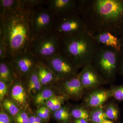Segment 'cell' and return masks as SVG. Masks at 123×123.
<instances>
[{"label":"cell","instance_id":"21","mask_svg":"<svg viewBox=\"0 0 123 123\" xmlns=\"http://www.w3.org/2000/svg\"><path fill=\"white\" fill-rule=\"evenodd\" d=\"M53 117L59 123H70L72 119L70 110L68 107L65 106H62L55 111Z\"/></svg>","mask_w":123,"mask_h":123},{"label":"cell","instance_id":"28","mask_svg":"<svg viewBox=\"0 0 123 123\" xmlns=\"http://www.w3.org/2000/svg\"><path fill=\"white\" fill-rule=\"evenodd\" d=\"M30 117L26 112H20L14 118L15 123H29Z\"/></svg>","mask_w":123,"mask_h":123},{"label":"cell","instance_id":"9","mask_svg":"<svg viewBox=\"0 0 123 123\" xmlns=\"http://www.w3.org/2000/svg\"><path fill=\"white\" fill-rule=\"evenodd\" d=\"M39 60L32 53L26 51L16 55L8 61L15 74L26 77L34 69Z\"/></svg>","mask_w":123,"mask_h":123},{"label":"cell","instance_id":"6","mask_svg":"<svg viewBox=\"0 0 123 123\" xmlns=\"http://www.w3.org/2000/svg\"><path fill=\"white\" fill-rule=\"evenodd\" d=\"M59 38L52 32L33 38L27 51L42 60L59 54Z\"/></svg>","mask_w":123,"mask_h":123},{"label":"cell","instance_id":"8","mask_svg":"<svg viewBox=\"0 0 123 123\" xmlns=\"http://www.w3.org/2000/svg\"><path fill=\"white\" fill-rule=\"evenodd\" d=\"M42 60L53 72L58 81L79 74V69L69 60L59 53L52 57Z\"/></svg>","mask_w":123,"mask_h":123},{"label":"cell","instance_id":"24","mask_svg":"<svg viewBox=\"0 0 123 123\" xmlns=\"http://www.w3.org/2000/svg\"><path fill=\"white\" fill-rule=\"evenodd\" d=\"M65 98L63 96L54 95L46 103V106L49 110L55 111L61 108L63 106Z\"/></svg>","mask_w":123,"mask_h":123},{"label":"cell","instance_id":"29","mask_svg":"<svg viewBox=\"0 0 123 123\" xmlns=\"http://www.w3.org/2000/svg\"><path fill=\"white\" fill-rule=\"evenodd\" d=\"M14 122L11 117L6 112L1 111L0 113V123H13Z\"/></svg>","mask_w":123,"mask_h":123},{"label":"cell","instance_id":"5","mask_svg":"<svg viewBox=\"0 0 123 123\" xmlns=\"http://www.w3.org/2000/svg\"><path fill=\"white\" fill-rule=\"evenodd\" d=\"M87 30L77 10L62 15H54L52 32L59 38L76 34Z\"/></svg>","mask_w":123,"mask_h":123},{"label":"cell","instance_id":"26","mask_svg":"<svg viewBox=\"0 0 123 123\" xmlns=\"http://www.w3.org/2000/svg\"><path fill=\"white\" fill-rule=\"evenodd\" d=\"M111 98L118 102H123V85H112L110 88Z\"/></svg>","mask_w":123,"mask_h":123},{"label":"cell","instance_id":"15","mask_svg":"<svg viewBox=\"0 0 123 123\" xmlns=\"http://www.w3.org/2000/svg\"><path fill=\"white\" fill-rule=\"evenodd\" d=\"M107 119L114 123H121V111L117 102L112 98L103 106Z\"/></svg>","mask_w":123,"mask_h":123},{"label":"cell","instance_id":"7","mask_svg":"<svg viewBox=\"0 0 123 123\" xmlns=\"http://www.w3.org/2000/svg\"><path fill=\"white\" fill-rule=\"evenodd\" d=\"M54 17L47 4L33 9L31 20L33 38L52 32Z\"/></svg>","mask_w":123,"mask_h":123},{"label":"cell","instance_id":"17","mask_svg":"<svg viewBox=\"0 0 123 123\" xmlns=\"http://www.w3.org/2000/svg\"><path fill=\"white\" fill-rule=\"evenodd\" d=\"M35 70L39 80L42 85L49 84L53 80L58 81L53 72L39 60L35 67Z\"/></svg>","mask_w":123,"mask_h":123},{"label":"cell","instance_id":"13","mask_svg":"<svg viewBox=\"0 0 123 123\" xmlns=\"http://www.w3.org/2000/svg\"><path fill=\"white\" fill-rule=\"evenodd\" d=\"M97 44L121 51V38L109 31H104L92 34Z\"/></svg>","mask_w":123,"mask_h":123},{"label":"cell","instance_id":"36","mask_svg":"<svg viewBox=\"0 0 123 123\" xmlns=\"http://www.w3.org/2000/svg\"><path fill=\"white\" fill-rule=\"evenodd\" d=\"M72 123V122H71V123Z\"/></svg>","mask_w":123,"mask_h":123},{"label":"cell","instance_id":"11","mask_svg":"<svg viewBox=\"0 0 123 123\" xmlns=\"http://www.w3.org/2000/svg\"><path fill=\"white\" fill-rule=\"evenodd\" d=\"M78 77L82 87L86 90L101 87L107 84L92 63L82 68Z\"/></svg>","mask_w":123,"mask_h":123},{"label":"cell","instance_id":"31","mask_svg":"<svg viewBox=\"0 0 123 123\" xmlns=\"http://www.w3.org/2000/svg\"><path fill=\"white\" fill-rule=\"evenodd\" d=\"M118 74L123 76V51H121L119 59L118 67Z\"/></svg>","mask_w":123,"mask_h":123},{"label":"cell","instance_id":"27","mask_svg":"<svg viewBox=\"0 0 123 123\" xmlns=\"http://www.w3.org/2000/svg\"><path fill=\"white\" fill-rule=\"evenodd\" d=\"M2 105L5 110L14 118L20 112L18 107L10 99H6L3 100Z\"/></svg>","mask_w":123,"mask_h":123},{"label":"cell","instance_id":"20","mask_svg":"<svg viewBox=\"0 0 123 123\" xmlns=\"http://www.w3.org/2000/svg\"><path fill=\"white\" fill-rule=\"evenodd\" d=\"M89 109V119L92 123H102L107 119L102 106L92 108Z\"/></svg>","mask_w":123,"mask_h":123},{"label":"cell","instance_id":"14","mask_svg":"<svg viewBox=\"0 0 123 123\" xmlns=\"http://www.w3.org/2000/svg\"><path fill=\"white\" fill-rule=\"evenodd\" d=\"M47 5L54 15H62L77 10L78 0H48Z\"/></svg>","mask_w":123,"mask_h":123},{"label":"cell","instance_id":"34","mask_svg":"<svg viewBox=\"0 0 123 123\" xmlns=\"http://www.w3.org/2000/svg\"><path fill=\"white\" fill-rule=\"evenodd\" d=\"M102 123H114L109 120L106 119Z\"/></svg>","mask_w":123,"mask_h":123},{"label":"cell","instance_id":"33","mask_svg":"<svg viewBox=\"0 0 123 123\" xmlns=\"http://www.w3.org/2000/svg\"><path fill=\"white\" fill-rule=\"evenodd\" d=\"M37 115L43 121L44 120V116H43V111H42V108L40 107L39 109L38 110L37 112Z\"/></svg>","mask_w":123,"mask_h":123},{"label":"cell","instance_id":"1","mask_svg":"<svg viewBox=\"0 0 123 123\" xmlns=\"http://www.w3.org/2000/svg\"><path fill=\"white\" fill-rule=\"evenodd\" d=\"M77 11L92 34L109 31L123 37V0H78Z\"/></svg>","mask_w":123,"mask_h":123},{"label":"cell","instance_id":"12","mask_svg":"<svg viewBox=\"0 0 123 123\" xmlns=\"http://www.w3.org/2000/svg\"><path fill=\"white\" fill-rule=\"evenodd\" d=\"M86 91L81 105L88 108L102 106L111 98L110 89L101 86Z\"/></svg>","mask_w":123,"mask_h":123},{"label":"cell","instance_id":"16","mask_svg":"<svg viewBox=\"0 0 123 123\" xmlns=\"http://www.w3.org/2000/svg\"><path fill=\"white\" fill-rule=\"evenodd\" d=\"M25 7V0H0V16L12 13Z\"/></svg>","mask_w":123,"mask_h":123},{"label":"cell","instance_id":"35","mask_svg":"<svg viewBox=\"0 0 123 123\" xmlns=\"http://www.w3.org/2000/svg\"><path fill=\"white\" fill-rule=\"evenodd\" d=\"M121 40H122V51H123V37L121 38Z\"/></svg>","mask_w":123,"mask_h":123},{"label":"cell","instance_id":"3","mask_svg":"<svg viewBox=\"0 0 123 123\" xmlns=\"http://www.w3.org/2000/svg\"><path fill=\"white\" fill-rule=\"evenodd\" d=\"M59 38V54L68 59L79 69L92 63L97 44L88 31Z\"/></svg>","mask_w":123,"mask_h":123},{"label":"cell","instance_id":"22","mask_svg":"<svg viewBox=\"0 0 123 123\" xmlns=\"http://www.w3.org/2000/svg\"><path fill=\"white\" fill-rule=\"evenodd\" d=\"M28 79L29 92L35 93L39 91L41 88V85L36 71L35 68L34 70L26 77Z\"/></svg>","mask_w":123,"mask_h":123},{"label":"cell","instance_id":"10","mask_svg":"<svg viewBox=\"0 0 123 123\" xmlns=\"http://www.w3.org/2000/svg\"><path fill=\"white\" fill-rule=\"evenodd\" d=\"M59 90L62 95L66 99L79 101L83 98L86 90L79 80L78 74L76 76L58 81Z\"/></svg>","mask_w":123,"mask_h":123},{"label":"cell","instance_id":"37","mask_svg":"<svg viewBox=\"0 0 123 123\" xmlns=\"http://www.w3.org/2000/svg\"></svg>","mask_w":123,"mask_h":123},{"label":"cell","instance_id":"18","mask_svg":"<svg viewBox=\"0 0 123 123\" xmlns=\"http://www.w3.org/2000/svg\"><path fill=\"white\" fill-rule=\"evenodd\" d=\"M13 69L9 61L1 60L0 63V81L7 83L10 82L15 74Z\"/></svg>","mask_w":123,"mask_h":123},{"label":"cell","instance_id":"30","mask_svg":"<svg viewBox=\"0 0 123 123\" xmlns=\"http://www.w3.org/2000/svg\"><path fill=\"white\" fill-rule=\"evenodd\" d=\"M8 88L6 83L0 81V99L2 101L8 92Z\"/></svg>","mask_w":123,"mask_h":123},{"label":"cell","instance_id":"2","mask_svg":"<svg viewBox=\"0 0 123 123\" xmlns=\"http://www.w3.org/2000/svg\"><path fill=\"white\" fill-rule=\"evenodd\" d=\"M33 9L25 5V7L20 10L0 16V23L4 31L9 60L27 51L33 39L31 21Z\"/></svg>","mask_w":123,"mask_h":123},{"label":"cell","instance_id":"32","mask_svg":"<svg viewBox=\"0 0 123 123\" xmlns=\"http://www.w3.org/2000/svg\"><path fill=\"white\" fill-rule=\"evenodd\" d=\"M71 122L73 123H91L89 119H72Z\"/></svg>","mask_w":123,"mask_h":123},{"label":"cell","instance_id":"19","mask_svg":"<svg viewBox=\"0 0 123 123\" xmlns=\"http://www.w3.org/2000/svg\"><path fill=\"white\" fill-rule=\"evenodd\" d=\"M11 97L16 103L21 105L25 104L26 95L22 86L18 83L14 85L12 88Z\"/></svg>","mask_w":123,"mask_h":123},{"label":"cell","instance_id":"23","mask_svg":"<svg viewBox=\"0 0 123 123\" xmlns=\"http://www.w3.org/2000/svg\"><path fill=\"white\" fill-rule=\"evenodd\" d=\"M72 118L89 119V109L82 105L76 106L70 110Z\"/></svg>","mask_w":123,"mask_h":123},{"label":"cell","instance_id":"25","mask_svg":"<svg viewBox=\"0 0 123 123\" xmlns=\"http://www.w3.org/2000/svg\"><path fill=\"white\" fill-rule=\"evenodd\" d=\"M54 93L50 89H45L38 93L36 97L35 102L37 105L43 104L47 102L51 98L54 96Z\"/></svg>","mask_w":123,"mask_h":123},{"label":"cell","instance_id":"4","mask_svg":"<svg viewBox=\"0 0 123 123\" xmlns=\"http://www.w3.org/2000/svg\"><path fill=\"white\" fill-rule=\"evenodd\" d=\"M121 52L97 44L92 64L107 84L116 81Z\"/></svg>","mask_w":123,"mask_h":123}]
</instances>
